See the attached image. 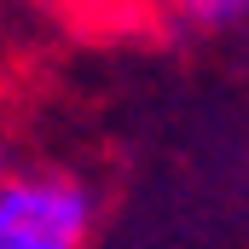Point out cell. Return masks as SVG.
<instances>
[{
	"label": "cell",
	"instance_id": "cell-1",
	"mask_svg": "<svg viewBox=\"0 0 249 249\" xmlns=\"http://www.w3.org/2000/svg\"><path fill=\"white\" fill-rule=\"evenodd\" d=\"M99 203L64 168H23L0 180V249H87Z\"/></svg>",
	"mask_w": 249,
	"mask_h": 249
},
{
	"label": "cell",
	"instance_id": "cell-2",
	"mask_svg": "<svg viewBox=\"0 0 249 249\" xmlns=\"http://www.w3.org/2000/svg\"><path fill=\"white\" fill-rule=\"evenodd\" d=\"M162 12L191 35H238V29H249V0H162Z\"/></svg>",
	"mask_w": 249,
	"mask_h": 249
},
{
	"label": "cell",
	"instance_id": "cell-3",
	"mask_svg": "<svg viewBox=\"0 0 249 249\" xmlns=\"http://www.w3.org/2000/svg\"><path fill=\"white\" fill-rule=\"evenodd\" d=\"M87 6H145V0H87Z\"/></svg>",
	"mask_w": 249,
	"mask_h": 249
}]
</instances>
